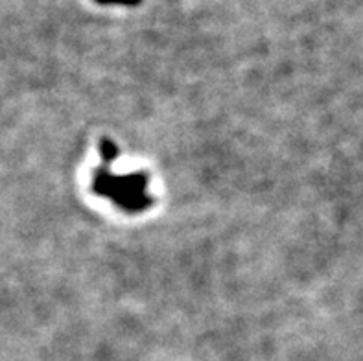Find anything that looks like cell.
<instances>
[{
    "instance_id": "1",
    "label": "cell",
    "mask_w": 363,
    "mask_h": 361,
    "mask_svg": "<svg viewBox=\"0 0 363 361\" xmlns=\"http://www.w3.org/2000/svg\"><path fill=\"white\" fill-rule=\"evenodd\" d=\"M116 146L111 140L101 142V157H104V166L98 168L94 174V192L100 196L109 197L111 201L116 203L122 211L135 214V212L146 211L152 205V197L146 194L147 177L146 174L135 172L129 175H116L109 168L111 162L115 160Z\"/></svg>"
},
{
    "instance_id": "2",
    "label": "cell",
    "mask_w": 363,
    "mask_h": 361,
    "mask_svg": "<svg viewBox=\"0 0 363 361\" xmlns=\"http://www.w3.org/2000/svg\"><path fill=\"white\" fill-rule=\"evenodd\" d=\"M100 4H128V6H135L138 4L140 0H98Z\"/></svg>"
}]
</instances>
